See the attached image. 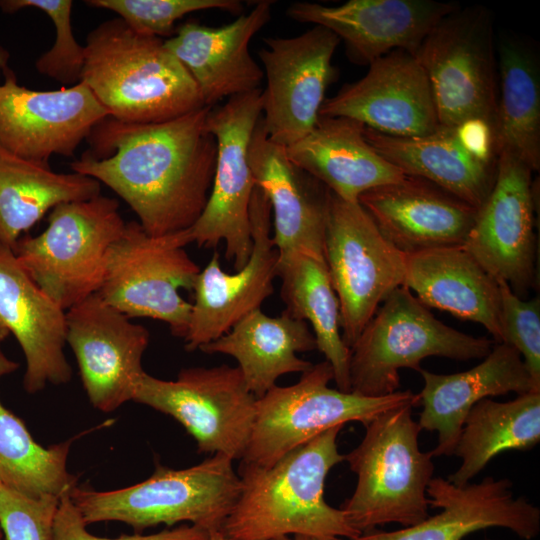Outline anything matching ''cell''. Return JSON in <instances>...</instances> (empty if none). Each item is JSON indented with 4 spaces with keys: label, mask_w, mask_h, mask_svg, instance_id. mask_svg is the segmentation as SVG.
Masks as SVG:
<instances>
[{
    "label": "cell",
    "mask_w": 540,
    "mask_h": 540,
    "mask_svg": "<svg viewBox=\"0 0 540 540\" xmlns=\"http://www.w3.org/2000/svg\"><path fill=\"white\" fill-rule=\"evenodd\" d=\"M211 107L154 123H127L110 116L87 137L89 152L70 164L73 172L108 186L134 211L150 235L191 228L208 201L217 158L207 128Z\"/></svg>",
    "instance_id": "obj_1"
},
{
    "label": "cell",
    "mask_w": 540,
    "mask_h": 540,
    "mask_svg": "<svg viewBox=\"0 0 540 540\" xmlns=\"http://www.w3.org/2000/svg\"><path fill=\"white\" fill-rule=\"evenodd\" d=\"M331 428L267 467L240 464L241 489L221 530L228 540H269L282 536L342 537L361 533L341 509L324 498L327 475L345 461Z\"/></svg>",
    "instance_id": "obj_2"
},
{
    "label": "cell",
    "mask_w": 540,
    "mask_h": 540,
    "mask_svg": "<svg viewBox=\"0 0 540 540\" xmlns=\"http://www.w3.org/2000/svg\"><path fill=\"white\" fill-rule=\"evenodd\" d=\"M84 46L80 81L116 120L161 122L205 106L164 40L135 32L119 17L94 28Z\"/></svg>",
    "instance_id": "obj_3"
},
{
    "label": "cell",
    "mask_w": 540,
    "mask_h": 540,
    "mask_svg": "<svg viewBox=\"0 0 540 540\" xmlns=\"http://www.w3.org/2000/svg\"><path fill=\"white\" fill-rule=\"evenodd\" d=\"M412 408L379 415L345 455L357 483L340 509L361 534L388 523L413 526L429 516L427 487L433 478V457L420 450L421 428Z\"/></svg>",
    "instance_id": "obj_4"
},
{
    "label": "cell",
    "mask_w": 540,
    "mask_h": 540,
    "mask_svg": "<svg viewBox=\"0 0 540 540\" xmlns=\"http://www.w3.org/2000/svg\"><path fill=\"white\" fill-rule=\"evenodd\" d=\"M233 460L215 454L185 469L156 465L146 480L122 489L95 491L75 486L70 497L84 522L119 521L136 532L160 524L191 522L221 529L240 494Z\"/></svg>",
    "instance_id": "obj_5"
},
{
    "label": "cell",
    "mask_w": 540,
    "mask_h": 540,
    "mask_svg": "<svg viewBox=\"0 0 540 540\" xmlns=\"http://www.w3.org/2000/svg\"><path fill=\"white\" fill-rule=\"evenodd\" d=\"M493 343L455 330L435 318L401 285L383 301L350 348L351 392L380 397L399 390V370H418L427 357L483 359Z\"/></svg>",
    "instance_id": "obj_6"
},
{
    "label": "cell",
    "mask_w": 540,
    "mask_h": 540,
    "mask_svg": "<svg viewBox=\"0 0 540 540\" xmlns=\"http://www.w3.org/2000/svg\"><path fill=\"white\" fill-rule=\"evenodd\" d=\"M333 369L326 361L313 365L290 386L275 385L256 400L251 435L242 464L267 467L321 433L349 422L367 426L379 415L420 405L411 390L369 397L329 387Z\"/></svg>",
    "instance_id": "obj_7"
},
{
    "label": "cell",
    "mask_w": 540,
    "mask_h": 540,
    "mask_svg": "<svg viewBox=\"0 0 540 540\" xmlns=\"http://www.w3.org/2000/svg\"><path fill=\"white\" fill-rule=\"evenodd\" d=\"M126 222L116 199L103 195L63 202L46 229L21 238L15 255L35 283L65 311L96 294L109 252Z\"/></svg>",
    "instance_id": "obj_8"
},
{
    "label": "cell",
    "mask_w": 540,
    "mask_h": 540,
    "mask_svg": "<svg viewBox=\"0 0 540 540\" xmlns=\"http://www.w3.org/2000/svg\"><path fill=\"white\" fill-rule=\"evenodd\" d=\"M413 54L428 77L441 126L480 119L494 133L498 60L493 18L486 7L458 6Z\"/></svg>",
    "instance_id": "obj_9"
},
{
    "label": "cell",
    "mask_w": 540,
    "mask_h": 540,
    "mask_svg": "<svg viewBox=\"0 0 540 540\" xmlns=\"http://www.w3.org/2000/svg\"><path fill=\"white\" fill-rule=\"evenodd\" d=\"M190 243L189 229L153 236L138 221L127 222L109 252L96 294L130 319L165 322L183 339L192 304L180 290H192L201 270L185 250Z\"/></svg>",
    "instance_id": "obj_10"
},
{
    "label": "cell",
    "mask_w": 540,
    "mask_h": 540,
    "mask_svg": "<svg viewBox=\"0 0 540 540\" xmlns=\"http://www.w3.org/2000/svg\"><path fill=\"white\" fill-rule=\"evenodd\" d=\"M324 259L339 302L342 338L350 349L379 304L403 285L407 254L383 236L358 201L329 190Z\"/></svg>",
    "instance_id": "obj_11"
},
{
    "label": "cell",
    "mask_w": 540,
    "mask_h": 540,
    "mask_svg": "<svg viewBox=\"0 0 540 540\" xmlns=\"http://www.w3.org/2000/svg\"><path fill=\"white\" fill-rule=\"evenodd\" d=\"M257 398L240 369L222 364L182 369L176 380L145 373L133 401L173 417L198 451L242 459L254 423Z\"/></svg>",
    "instance_id": "obj_12"
},
{
    "label": "cell",
    "mask_w": 540,
    "mask_h": 540,
    "mask_svg": "<svg viewBox=\"0 0 540 540\" xmlns=\"http://www.w3.org/2000/svg\"><path fill=\"white\" fill-rule=\"evenodd\" d=\"M261 117V88L211 107L207 116L217 143L215 173L206 206L189 234L199 247L215 248L224 241L225 257L236 270L244 267L252 250L249 209L255 182L248 153Z\"/></svg>",
    "instance_id": "obj_13"
},
{
    "label": "cell",
    "mask_w": 540,
    "mask_h": 540,
    "mask_svg": "<svg viewBox=\"0 0 540 540\" xmlns=\"http://www.w3.org/2000/svg\"><path fill=\"white\" fill-rule=\"evenodd\" d=\"M258 55L264 67L262 120L271 141L287 147L316 125L333 77L332 57L340 43L315 25L294 37H268Z\"/></svg>",
    "instance_id": "obj_14"
},
{
    "label": "cell",
    "mask_w": 540,
    "mask_h": 540,
    "mask_svg": "<svg viewBox=\"0 0 540 540\" xmlns=\"http://www.w3.org/2000/svg\"><path fill=\"white\" fill-rule=\"evenodd\" d=\"M532 170L510 153L498 154L494 184L477 209L463 247L520 298L536 284V190Z\"/></svg>",
    "instance_id": "obj_15"
},
{
    "label": "cell",
    "mask_w": 540,
    "mask_h": 540,
    "mask_svg": "<svg viewBox=\"0 0 540 540\" xmlns=\"http://www.w3.org/2000/svg\"><path fill=\"white\" fill-rule=\"evenodd\" d=\"M149 331L93 294L66 310V343L78 363L91 404L111 412L133 400L146 373Z\"/></svg>",
    "instance_id": "obj_16"
},
{
    "label": "cell",
    "mask_w": 540,
    "mask_h": 540,
    "mask_svg": "<svg viewBox=\"0 0 540 540\" xmlns=\"http://www.w3.org/2000/svg\"><path fill=\"white\" fill-rule=\"evenodd\" d=\"M252 250L247 263L236 273H226L216 251L198 273L188 330L183 338L187 351L226 334L238 321L254 310L274 291L278 252L270 236L271 206L267 196L255 185L250 202Z\"/></svg>",
    "instance_id": "obj_17"
},
{
    "label": "cell",
    "mask_w": 540,
    "mask_h": 540,
    "mask_svg": "<svg viewBox=\"0 0 540 540\" xmlns=\"http://www.w3.org/2000/svg\"><path fill=\"white\" fill-rule=\"evenodd\" d=\"M0 84V146L22 158L49 165L53 155L72 156L109 114L83 82L38 91L18 84L7 68Z\"/></svg>",
    "instance_id": "obj_18"
},
{
    "label": "cell",
    "mask_w": 540,
    "mask_h": 540,
    "mask_svg": "<svg viewBox=\"0 0 540 540\" xmlns=\"http://www.w3.org/2000/svg\"><path fill=\"white\" fill-rule=\"evenodd\" d=\"M319 116L346 117L381 134L418 137L440 126L428 77L415 55L392 51L326 99Z\"/></svg>",
    "instance_id": "obj_19"
},
{
    "label": "cell",
    "mask_w": 540,
    "mask_h": 540,
    "mask_svg": "<svg viewBox=\"0 0 540 540\" xmlns=\"http://www.w3.org/2000/svg\"><path fill=\"white\" fill-rule=\"evenodd\" d=\"M457 7L434 0H349L337 6L295 2L286 13L294 21L327 28L344 41L351 61L369 65L392 51L413 54Z\"/></svg>",
    "instance_id": "obj_20"
},
{
    "label": "cell",
    "mask_w": 540,
    "mask_h": 540,
    "mask_svg": "<svg viewBox=\"0 0 540 540\" xmlns=\"http://www.w3.org/2000/svg\"><path fill=\"white\" fill-rule=\"evenodd\" d=\"M429 504L441 511L399 530H372L355 540H462L478 530L500 527L531 540L540 532V509L525 497H514L507 478L486 477L479 483L456 486L442 477L427 487Z\"/></svg>",
    "instance_id": "obj_21"
},
{
    "label": "cell",
    "mask_w": 540,
    "mask_h": 540,
    "mask_svg": "<svg viewBox=\"0 0 540 540\" xmlns=\"http://www.w3.org/2000/svg\"><path fill=\"white\" fill-rule=\"evenodd\" d=\"M358 202L397 249L405 254L463 246L477 209L425 179L372 188Z\"/></svg>",
    "instance_id": "obj_22"
},
{
    "label": "cell",
    "mask_w": 540,
    "mask_h": 540,
    "mask_svg": "<svg viewBox=\"0 0 540 540\" xmlns=\"http://www.w3.org/2000/svg\"><path fill=\"white\" fill-rule=\"evenodd\" d=\"M273 3L258 1L249 13L221 27L187 21L164 40L194 80L205 106L260 88L264 72L249 45L269 22Z\"/></svg>",
    "instance_id": "obj_23"
},
{
    "label": "cell",
    "mask_w": 540,
    "mask_h": 540,
    "mask_svg": "<svg viewBox=\"0 0 540 540\" xmlns=\"http://www.w3.org/2000/svg\"><path fill=\"white\" fill-rule=\"evenodd\" d=\"M0 324L18 341L26 360L24 388L70 381L66 359V311L30 277L12 248L0 242Z\"/></svg>",
    "instance_id": "obj_24"
},
{
    "label": "cell",
    "mask_w": 540,
    "mask_h": 540,
    "mask_svg": "<svg viewBox=\"0 0 540 540\" xmlns=\"http://www.w3.org/2000/svg\"><path fill=\"white\" fill-rule=\"evenodd\" d=\"M252 176L265 193L273 213L278 256L302 251L324 259V237L329 189L294 165L284 147L271 141L262 117L248 153Z\"/></svg>",
    "instance_id": "obj_25"
},
{
    "label": "cell",
    "mask_w": 540,
    "mask_h": 540,
    "mask_svg": "<svg viewBox=\"0 0 540 540\" xmlns=\"http://www.w3.org/2000/svg\"><path fill=\"white\" fill-rule=\"evenodd\" d=\"M423 388L419 395L422 411L418 424L437 432L432 457L453 455L464 420L480 400L515 392L540 391L520 354L505 343H497L475 367L454 374H436L419 368Z\"/></svg>",
    "instance_id": "obj_26"
},
{
    "label": "cell",
    "mask_w": 540,
    "mask_h": 540,
    "mask_svg": "<svg viewBox=\"0 0 540 540\" xmlns=\"http://www.w3.org/2000/svg\"><path fill=\"white\" fill-rule=\"evenodd\" d=\"M364 125L346 117L319 116L314 128L284 147L288 159L343 200L406 175L366 140Z\"/></svg>",
    "instance_id": "obj_27"
},
{
    "label": "cell",
    "mask_w": 540,
    "mask_h": 540,
    "mask_svg": "<svg viewBox=\"0 0 540 540\" xmlns=\"http://www.w3.org/2000/svg\"><path fill=\"white\" fill-rule=\"evenodd\" d=\"M403 286L426 307L479 323L503 342L499 283L463 246L407 254Z\"/></svg>",
    "instance_id": "obj_28"
},
{
    "label": "cell",
    "mask_w": 540,
    "mask_h": 540,
    "mask_svg": "<svg viewBox=\"0 0 540 540\" xmlns=\"http://www.w3.org/2000/svg\"><path fill=\"white\" fill-rule=\"evenodd\" d=\"M369 144L405 175L425 179L478 209L495 181L498 157L470 148L458 127L418 137H394L364 127Z\"/></svg>",
    "instance_id": "obj_29"
},
{
    "label": "cell",
    "mask_w": 540,
    "mask_h": 540,
    "mask_svg": "<svg viewBox=\"0 0 540 540\" xmlns=\"http://www.w3.org/2000/svg\"><path fill=\"white\" fill-rule=\"evenodd\" d=\"M315 349L316 340L306 321L286 310L272 317L261 309L252 311L226 334L200 348L207 354L233 357L256 398L274 387L281 376L309 370L313 364L297 354Z\"/></svg>",
    "instance_id": "obj_30"
},
{
    "label": "cell",
    "mask_w": 540,
    "mask_h": 540,
    "mask_svg": "<svg viewBox=\"0 0 540 540\" xmlns=\"http://www.w3.org/2000/svg\"><path fill=\"white\" fill-rule=\"evenodd\" d=\"M496 49V150L510 153L535 172L540 168L539 58L535 48L518 36H500Z\"/></svg>",
    "instance_id": "obj_31"
},
{
    "label": "cell",
    "mask_w": 540,
    "mask_h": 540,
    "mask_svg": "<svg viewBox=\"0 0 540 540\" xmlns=\"http://www.w3.org/2000/svg\"><path fill=\"white\" fill-rule=\"evenodd\" d=\"M100 194L93 178L53 171L0 146V242L13 250L21 235L56 205Z\"/></svg>",
    "instance_id": "obj_32"
},
{
    "label": "cell",
    "mask_w": 540,
    "mask_h": 540,
    "mask_svg": "<svg viewBox=\"0 0 540 540\" xmlns=\"http://www.w3.org/2000/svg\"><path fill=\"white\" fill-rule=\"evenodd\" d=\"M277 276L286 311L309 322L317 349L333 369L337 389L351 392L350 349L340 328V309L325 261L302 251L278 256Z\"/></svg>",
    "instance_id": "obj_33"
},
{
    "label": "cell",
    "mask_w": 540,
    "mask_h": 540,
    "mask_svg": "<svg viewBox=\"0 0 540 540\" xmlns=\"http://www.w3.org/2000/svg\"><path fill=\"white\" fill-rule=\"evenodd\" d=\"M540 441V391L507 402L485 398L467 414L453 455L461 459L448 480L463 486L497 455L528 450Z\"/></svg>",
    "instance_id": "obj_34"
},
{
    "label": "cell",
    "mask_w": 540,
    "mask_h": 540,
    "mask_svg": "<svg viewBox=\"0 0 540 540\" xmlns=\"http://www.w3.org/2000/svg\"><path fill=\"white\" fill-rule=\"evenodd\" d=\"M17 368L0 350V378ZM71 442L38 444L24 422L0 402V484L32 498L70 493L77 486L67 469Z\"/></svg>",
    "instance_id": "obj_35"
},
{
    "label": "cell",
    "mask_w": 540,
    "mask_h": 540,
    "mask_svg": "<svg viewBox=\"0 0 540 540\" xmlns=\"http://www.w3.org/2000/svg\"><path fill=\"white\" fill-rule=\"evenodd\" d=\"M72 6L71 0H0V8L5 13L35 8L51 19L55 41L36 60L35 67L40 74L71 86L80 82L85 61V46L76 41L72 30Z\"/></svg>",
    "instance_id": "obj_36"
},
{
    "label": "cell",
    "mask_w": 540,
    "mask_h": 540,
    "mask_svg": "<svg viewBox=\"0 0 540 540\" xmlns=\"http://www.w3.org/2000/svg\"><path fill=\"white\" fill-rule=\"evenodd\" d=\"M85 3L115 12L137 33L161 39L172 37L175 22L189 13L207 9L232 14L242 11L237 0H88Z\"/></svg>",
    "instance_id": "obj_37"
},
{
    "label": "cell",
    "mask_w": 540,
    "mask_h": 540,
    "mask_svg": "<svg viewBox=\"0 0 540 540\" xmlns=\"http://www.w3.org/2000/svg\"><path fill=\"white\" fill-rule=\"evenodd\" d=\"M501 296L503 342L513 347L536 384L540 385V301L524 300L504 281H498Z\"/></svg>",
    "instance_id": "obj_38"
},
{
    "label": "cell",
    "mask_w": 540,
    "mask_h": 540,
    "mask_svg": "<svg viewBox=\"0 0 540 540\" xmlns=\"http://www.w3.org/2000/svg\"><path fill=\"white\" fill-rule=\"evenodd\" d=\"M59 498H32L0 484V529L6 540H53Z\"/></svg>",
    "instance_id": "obj_39"
},
{
    "label": "cell",
    "mask_w": 540,
    "mask_h": 540,
    "mask_svg": "<svg viewBox=\"0 0 540 540\" xmlns=\"http://www.w3.org/2000/svg\"><path fill=\"white\" fill-rule=\"evenodd\" d=\"M207 530L191 526L165 529L142 535H121L117 538L98 537L87 530L79 510L74 505L70 493L59 498L53 523V540H205Z\"/></svg>",
    "instance_id": "obj_40"
},
{
    "label": "cell",
    "mask_w": 540,
    "mask_h": 540,
    "mask_svg": "<svg viewBox=\"0 0 540 540\" xmlns=\"http://www.w3.org/2000/svg\"><path fill=\"white\" fill-rule=\"evenodd\" d=\"M9 58V51L0 45V75L8 68Z\"/></svg>",
    "instance_id": "obj_41"
},
{
    "label": "cell",
    "mask_w": 540,
    "mask_h": 540,
    "mask_svg": "<svg viewBox=\"0 0 540 540\" xmlns=\"http://www.w3.org/2000/svg\"><path fill=\"white\" fill-rule=\"evenodd\" d=\"M205 540H228L221 529L207 530Z\"/></svg>",
    "instance_id": "obj_42"
},
{
    "label": "cell",
    "mask_w": 540,
    "mask_h": 540,
    "mask_svg": "<svg viewBox=\"0 0 540 540\" xmlns=\"http://www.w3.org/2000/svg\"><path fill=\"white\" fill-rule=\"evenodd\" d=\"M269 540H309V538L307 536H294V538H291L290 536H282Z\"/></svg>",
    "instance_id": "obj_43"
},
{
    "label": "cell",
    "mask_w": 540,
    "mask_h": 540,
    "mask_svg": "<svg viewBox=\"0 0 540 540\" xmlns=\"http://www.w3.org/2000/svg\"><path fill=\"white\" fill-rule=\"evenodd\" d=\"M309 540H344L342 537H308Z\"/></svg>",
    "instance_id": "obj_44"
},
{
    "label": "cell",
    "mask_w": 540,
    "mask_h": 540,
    "mask_svg": "<svg viewBox=\"0 0 540 540\" xmlns=\"http://www.w3.org/2000/svg\"><path fill=\"white\" fill-rule=\"evenodd\" d=\"M8 334L9 332L6 330V328L0 324V342L3 341Z\"/></svg>",
    "instance_id": "obj_45"
},
{
    "label": "cell",
    "mask_w": 540,
    "mask_h": 540,
    "mask_svg": "<svg viewBox=\"0 0 540 540\" xmlns=\"http://www.w3.org/2000/svg\"><path fill=\"white\" fill-rule=\"evenodd\" d=\"M2 539V533L0 532V540Z\"/></svg>",
    "instance_id": "obj_46"
},
{
    "label": "cell",
    "mask_w": 540,
    "mask_h": 540,
    "mask_svg": "<svg viewBox=\"0 0 540 540\" xmlns=\"http://www.w3.org/2000/svg\"><path fill=\"white\" fill-rule=\"evenodd\" d=\"M0 532H1V529H0Z\"/></svg>",
    "instance_id": "obj_47"
}]
</instances>
